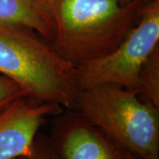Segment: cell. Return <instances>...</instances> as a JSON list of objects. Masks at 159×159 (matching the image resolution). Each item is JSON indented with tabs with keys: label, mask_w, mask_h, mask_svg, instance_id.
Returning <instances> with one entry per match:
<instances>
[{
	"label": "cell",
	"mask_w": 159,
	"mask_h": 159,
	"mask_svg": "<svg viewBox=\"0 0 159 159\" xmlns=\"http://www.w3.org/2000/svg\"><path fill=\"white\" fill-rule=\"evenodd\" d=\"M64 109L29 97H19L0 111V159H14L29 153L40 128Z\"/></svg>",
	"instance_id": "cell-6"
},
{
	"label": "cell",
	"mask_w": 159,
	"mask_h": 159,
	"mask_svg": "<svg viewBox=\"0 0 159 159\" xmlns=\"http://www.w3.org/2000/svg\"><path fill=\"white\" fill-rule=\"evenodd\" d=\"M50 136L63 159H142L74 111L54 117Z\"/></svg>",
	"instance_id": "cell-5"
},
{
	"label": "cell",
	"mask_w": 159,
	"mask_h": 159,
	"mask_svg": "<svg viewBox=\"0 0 159 159\" xmlns=\"http://www.w3.org/2000/svg\"><path fill=\"white\" fill-rule=\"evenodd\" d=\"M14 159H63L52 144L50 137L38 133L33 147L29 153L20 156Z\"/></svg>",
	"instance_id": "cell-9"
},
{
	"label": "cell",
	"mask_w": 159,
	"mask_h": 159,
	"mask_svg": "<svg viewBox=\"0 0 159 159\" xmlns=\"http://www.w3.org/2000/svg\"><path fill=\"white\" fill-rule=\"evenodd\" d=\"M122 3H129V2H148L150 0H120Z\"/></svg>",
	"instance_id": "cell-12"
},
{
	"label": "cell",
	"mask_w": 159,
	"mask_h": 159,
	"mask_svg": "<svg viewBox=\"0 0 159 159\" xmlns=\"http://www.w3.org/2000/svg\"><path fill=\"white\" fill-rule=\"evenodd\" d=\"M0 74L27 97L74 111L79 87L75 66L50 41L20 25H0Z\"/></svg>",
	"instance_id": "cell-2"
},
{
	"label": "cell",
	"mask_w": 159,
	"mask_h": 159,
	"mask_svg": "<svg viewBox=\"0 0 159 159\" xmlns=\"http://www.w3.org/2000/svg\"><path fill=\"white\" fill-rule=\"evenodd\" d=\"M146 2L55 0L51 43L74 66L111 53L135 27Z\"/></svg>",
	"instance_id": "cell-1"
},
{
	"label": "cell",
	"mask_w": 159,
	"mask_h": 159,
	"mask_svg": "<svg viewBox=\"0 0 159 159\" xmlns=\"http://www.w3.org/2000/svg\"><path fill=\"white\" fill-rule=\"evenodd\" d=\"M36 1H38L40 3H42V4H43V5H45L47 6H51V4L55 1V0H36Z\"/></svg>",
	"instance_id": "cell-11"
},
{
	"label": "cell",
	"mask_w": 159,
	"mask_h": 159,
	"mask_svg": "<svg viewBox=\"0 0 159 159\" xmlns=\"http://www.w3.org/2000/svg\"><path fill=\"white\" fill-rule=\"evenodd\" d=\"M139 95L159 109V47L149 56L141 70Z\"/></svg>",
	"instance_id": "cell-8"
},
{
	"label": "cell",
	"mask_w": 159,
	"mask_h": 159,
	"mask_svg": "<svg viewBox=\"0 0 159 159\" xmlns=\"http://www.w3.org/2000/svg\"><path fill=\"white\" fill-rule=\"evenodd\" d=\"M74 111L142 159H159V109L114 84L80 89Z\"/></svg>",
	"instance_id": "cell-3"
},
{
	"label": "cell",
	"mask_w": 159,
	"mask_h": 159,
	"mask_svg": "<svg viewBox=\"0 0 159 159\" xmlns=\"http://www.w3.org/2000/svg\"><path fill=\"white\" fill-rule=\"evenodd\" d=\"M27 95L11 80L0 74V111L6 108L11 102L19 97Z\"/></svg>",
	"instance_id": "cell-10"
},
{
	"label": "cell",
	"mask_w": 159,
	"mask_h": 159,
	"mask_svg": "<svg viewBox=\"0 0 159 159\" xmlns=\"http://www.w3.org/2000/svg\"><path fill=\"white\" fill-rule=\"evenodd\" d=\"M159 47V0L144 4L135 27L111 53L75 66L80 89L114 84L139 92L143 65Z\"/></svg>",
	"instance_id": "cell-4"
},
{
	"label": "cell",
	"mask_w": 159,
	"mask_h": 159,
	"mask_svg": "<svg viewBox=\"0 0 159 159\" xmlns=\"http://www.w3.org/2000/svg\"><path fill=\"white\" fill-rule=\"evenodd\" d=\"M0 25L27 27L50 42L54 35L51 9L36 0H0Z\"/></svg>",
	"instance_id": "cell-7"
}]
</instances>
